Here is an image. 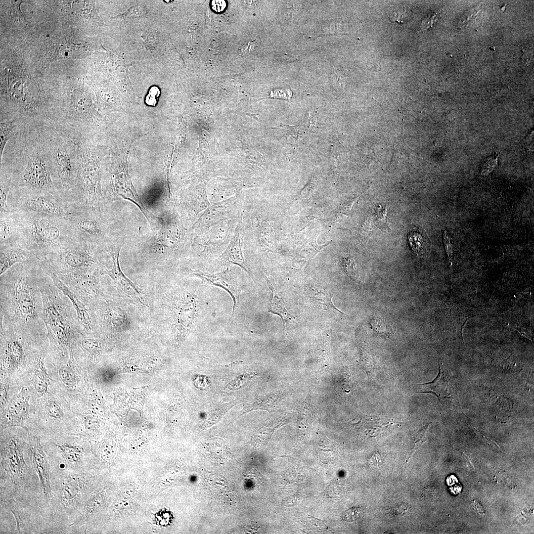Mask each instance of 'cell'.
<instances>
[{
    "mask_svg": "<svg viewBox=\"0 0 534 534\" xmlns=\"http://www.w3.org/2000/svg\"><path fill=\"white\" fill-rule=\"evenodd\" d=\"M39 261L18 263L0 275V319L36 338H46L39 285Z\"/></svg>",
    "mask_w": 534,
    "mask_h": 534,
    "instance_id": "6da1fadb",
    "label": "cell"
},
{
    "mask_svg": "<svg viewBox=\"0 0 534 534\" xmlns=\"http://www.w3.org/2000/svg\"><path fill=\"white\" fill-rule=\"evenodd\" d=\"M0 172L12 188L59 192L49 157L38 125L23 126L7 143L0 159Z\"/></svg>",
    "mask_w": 534,
    "mask_h": 534,
    "instance_id": "7a4b0ae2",
    "label": "cell"
},
{
    "mask_svg": "<svg viewBox=\"0 0 534 534\" xmlns=\"http://www.w3.org/2000/svg\"><path fill=\"white\" fill-rule=\"evenodd\" d=\"M96 244L75 240L39 261L85 305L99 293L101 265Z\"/></svg>",
    "mask_w": 534,
    "mask_h": 534,
    "instance_id": "3957f363",
    "label": "cell"
},
{
    "mask_svg": "<svg viewBox=\"0 0 534 534\" xmlns=\"http://www.w3.org/2000/svg\"><path fill=\"white\" fill-rule=\"evenodd\" d=\"M39 285L43 303V319L47 337L60 356L64 358L84 332L77 312L69 298L42 269Z\"/></svg>",
    "mask_w": 534,
    "mask_h": 534,
    "instance_id": "277c9868",
    "label": "cell"
},
{
    "mask_svg": "<svg viewBox=\"0 0 534 534\" xmlns=\"http://www.w3.org/2000/svg\"><path fill=\"white\" fill-rule=\"evenodd\" d=\"M17 211L19 220L16 245L39 261L75 240L67 218Z\"/></svg>",
    "mask_w": 534,
    "mask_h": 534,
    "instance_id": "5b68a950",
    "label": "cell"
},
{
    "mask_svg": "<svg viewBox=\"0 0 534 534\" xmlns=\"http://www.w3.org/2000/svg\"><path fill=\"white\" fill-rule=\"evenodd\" d=\"M59 189L69 193L76 179L79 150L77 143L52 126L39 125Z\"/></svg>",
    "mask_w": 534,
    "mask_h": 534,
    "instance_id": "8992f818",
    "label": "cell"
},
{
    "mask_svg": "<svg viewBox=\"0 0 534 534\" xmlns=\"http://www.w3.org/2000/svg\"><path fill=\"white\" fill-rule=\"evenodd\" d=\"M32 465H28L23 447L15 438L1 444L0 448V499L14 498L25 503L24 495L31 487Z\"/></svg>",
    "mask_w": 534,
    "mask_h": 534,
    "instance_id": "52a82bcc",
    "label": "cell"
},
{
    "mask_svg": "<svg viewBox=\"0 0 534 534\" xmlns=\"http://www.w3.org/2000/svg\"><path fill=\"white\" fill-rule=\"evenodd\" d=\"M76 143L79 150V163L74 185L68 193L69 199L78 207L100 210L104 198L101 191L99 172L94 163L90 162L85 139Z\"/></svg>",
    "mask_w": 534,
    "mask_h": 534,
    "instance_id": "ba28073f",
    "label": "cell"
},
{
    "mask_svg": "<svg viewBox=\"0 0 534 534\" xmlns=\"http://www.w3.org/2000/svg\"><path fill=\"white\" fill-rule=\"evenodd\" d=\"M60 471L58 477L51 481L50 517H55L59 522L69 521L70 525L78 515L82 480L78 470L64 469Z\"/></svg>",
    "mask_w": 534,
    "mask_h": 534,
    "instance_id": "9c48e42d",
    "label": "cell"
},
{
    "mask_svg": "<svg viewBox=\"0 0 534 534\" xmlns=\"http://www.w3.org/2000/svg\"><path fill=\"white\" fill-rule=\"evenodd\" d=\"M9 193L11 210L67 218L75 208L66 194L62 192L12 188Z\"/></svg>",
    "mask_w": 534,
    "mask_h": 534,
    "instance_id": "30bf717a",
    "label": "cell"
},
{
    "mask_svg": "<svg viewBox=\"0 0 534 534\" xmlns=\"http://www.w3.org/2000/svg\"><path fill=\"white\" fill-rule=\"evenodd\" d=\"M100 210L77 207L67 217L75 240L96 244L105 238L107 230L102 219L97 215Z\"/></svg>",
    "mask_w": 534,
    "mask_h": 534,
    "instance_id": "8fae6325",
    "label": "cell"
},
{
    "mask_svg": "<svg viewBox=\"0 0 534 534\" xmlns=\"http://www.w3.org/2000/svg\"><path fill=\"white\" fill-rule=\"evenodd\" d=\"M239 218L222 221L195 235L192 241L193 249L204 258L219 257L229 244Z\"/></svg>",
    "mask_w": 534,
    "mask_h": 534,
    "instance_id": "7c38bea8",
    "label": "cell"
},
{
    "mask_svg": "<svg viewBox=\"0 0 534 534\" xmlns=\"http://www.w3.org/2000/svg\"><path fill=\"white\" fill-rule=\"evenodd\" d=\"M28 454L39 481V506L42 511L48 509L50 517L52 485L49 458L40 443V438L36 436L29 440Z\"/></svg>",
    "mask_w": 534,
    "mask_h": 534,
    "instance_id": "4fadbf2b",
    "label": "cell"
},
{
    "mask_svg": "<svg viewBox=\"0 0 534 534\" xmlns=\"http://www.w3.org/2000/svg\"><path fill=\"white\" fill-rule=\"evenodd\" d=\"M189 239L187 229L178 214L172 213L163 219L152 242L156 250L175 252L182 249Z\"/></svg>",
    "mask_w": 534,
    "mask_h": 534,
    "instance_id": "5bb4252c",
    "label": "cell"
},
{
    "mask_svg": "<svg viewBox=\"0 0 534 534\" xmlns=\"http://www.w3.org/2000/svg\"><path fill=\"white\" fill-rule=\"evenodd\" d=\"M237 197H232L211 205L192 225L191 230L195 235L200 234L222 221L238 219L243 211Z\"/></svg>",
    "mask_w": 534,
    "mask_h": 534,
    "instance_id": "9a60e30c",
    "label": "cell"
},
{
    "mask_svg": "<svg viewBox=\"0 0 534 534\" xmlns=\"http://www.w3.org/2000/svg\"><path fill=\"white\" fill-rule=\"evenodd\" d=\"M187 271L211 285L223 289L230 295L233 303L231 318L245 317L240 301V294L243 289L231 267H228L226 269L215 273L190 268L187 269Z\"/></svg>",
    "mask_w": 534,
    "mask_h": 534,
    "instance_id": "2e32d148",
    "label": "cell"
},
{
    "mask_svg": "<svg viewBox=\"0 0 534 534\" xmlns=\"http://www.w3.org/2000/svg\"><path fill=\"white\" fill-rule=\"evenodd\" d=\"M174 329L177 335H185L199 315L201 302L197 295L183 292L176 297L172 307Z\"/></svg>",
    "mask_w": 534,
    "mask_h": 534,
    "instance_id": "e0dca14e",
    "label": "cell"
},
{
    "mask_svg": "<svg viewBox=\"0 0 534 534\" xmlns=\"http://www.w3.org/2000/svg\"><path fill=\"white\" fill-rule=\"evenodd\" d=\"M121 247L109 245L105 248V251L109 254L113 263L111 269L103 267L100 270L102 275L109 276L117 285L118 288L134 303L144 305L141 294L135 285L128 278L122 271L119 263V254Z\"/></svg>",
    "mask_w": 534,
    "mask_h": 534,
    "instance_id": "ac0fdd59",
    "label": "cell"
},
{
    "mask_svg": "<svg viewBox=\"0 0 534 534\" xmlns=\"http://www.w3.org/2000/svg\"><path fill=\"white\" fill-rule=\"evenodd\" d=\"M243 213H241L235 227L232 237L224 251L218 257L221 265H236L246 271L253 279L251 269L245 260L243 243L244 237Z\"/></svg>",
    "mask_w": 534,
    "mask_h": 534,
    "instance_id": "d6986e66",
    "label": "cell"
},
{
    "mask_svg": "<svg viewBox=\"0 0 534 534\" xmlns=\"http://www.w3.org/2000/svg\"><path fill=\"white\" fill-rule=\"evenodd\" d=\"M30 396L29 390L24 387L11 400L2 418L1 428L2 429L11 427L25 428Z\"/></svg>",
    "mask_w": 534,
    "mask_h": 534,
    "instance_id": "ffe728a7",
    "label": "cell"
},
{
    "mask_svg": "<svg viewBox=\"0 0 534 534\" xmlns=\"http://www.w3.org/2000/svg\"><path fill=\"white\" fill-rule=\"evenodd\" d=\"M40 266L44 272L52 279L56 286L70 300L75 310L79 323L87 334L90 335L96 331L94 325L89 313L88 308L58 277L57 275L48 267Z\"/></svg>",
    "mask_w": 534,
    "mask_h": 534,
    "instance_id": "44dd1931",
    "label": "cell"
},
{
    "mask_svg": "<svg viewBox=\"0 0 534 534\" xmlns=\"http://www.w3.org/2000/svg\"><path fill=\"white\" fill-rule=\"evenodd\" d=\"M0 248V275L18 263L39 261L32 253L18 245Z\"/></svg>",
    "mask_w": 534,
    "mask_h": 534,
    "instance_id": "7402d4cb",
    "label": "cell"
},
{
    "mask_svg": "<svg viewBox=\"0 0 534 534\" xmlns=\"http://www.w3.org/2000/svg\"><path fill=\"white\" fill-rule=\"evenodd\" d=\"M0 247L16 245L19 214L17 211L0 216Z\"/></svg>",
    "mask_w": 534,
    "mask_h": 534,
    "instance_id": "603a6c76",
    "label": "cell"
},
{
    "mask_svg": "<svg viewBox=\"0 0 534 534\" xmlns=\"http://www.w3.org/2000/svg\"><path fill=\"white\" fill-rule=\"evenodd\" d=\"M58 455L55 460H58L59 465H64V468L78 470L83 457L82 448L77 444L68 443H57L55 444Z\"/></svg>",
    "mask_w": 534,
    "mask_h": 534,
    "instance_id": "cb8c5ba5",
    "label": "cell"
},
{
    "mask_svg": "<svg viewBox=\"0 0 534 534\" xmlns=\"http://www.w3.org/2000/svg\"><path fill=\"white\" fill-rule=\"evenodd\" d=\"M298 416L297 424L298 440H304L310 431L315 411V405L312 394H308L306 399L297 406Z\"/></svg>",
    "mask_w": 534,
    "mask_h": 534,
    "instance_id": "d4e9b609",
    "label": "cell"
},
{
    "mask_svg": "<svg viewBox=\"0 0 534 534\" xmlns=\"http://www.w3.org/2000/svg\"><path fill=\"white\" fill-rule=\"evenodd\" d=\"M449 378L447 372L442 370L439 362V372L436 377L431 382L418 384L421 386L420 393H432L435 395L440 401L448 398L449 392Z\"/></svg>",
    "mask_w": 534,
    "mask_h": 534,
    "instance_id": "484cf974",
    "label": "cell"
},
{
    "mask_svg": "<svg viewBox=\"0 0 534 534\" xmlns=\"http://www.w3.org/2000/svg\"><path fill=\"white\" fill-rule=\"evenodd\" d=\"M305 294L311 303L317 308L323 310H334L344 314L333 304V294L321 287L308 286Z\"/></svg>",
    "mask_w": 534,
    "mask_h": 534,
    "instance_id": "4316f807",
    "label": "cell"
},
{
    "mask_svg": "<svg viewBox=\"0 0 534 534\" xmlns=\"http://www.w3.org/2000/svg\"><path fill=\"white\" fill-rule=\"evenodd\" d=\"M281 400V393L278 392L259 397L251 403L247 404L244 407L242 413L255 410H264L272 412L279 407Z\"/></svg>",
    "mask_w": 534,
    "mask_h": 534,
    "instance_id": "83f0119b",
    "label": "cell"
},
{
    "mask_svg": "<svg viewBox=\"0 0 534 534\" xmlns=\"http://www.w3.org/2000/svg\"><path fill=\"white\" fill-rule=\"evenodd\" d=\"M265 278L272 293L269 303L268 312L278 315L281 318L283 325V333H285L286 322L291 318L292 316L287 312L283 300L279 295L272 283L266 276Z\"/></svg>",
    "mask_w": 534,
    "mask_h": 534,
    "instance_id": "f1b7e54d",
    "label": "cell"
},
{
    "mask_svg": "<svg viewBox=\"0 0 534 534\" xmlns=\"http://www.w3.org/2000/svg\"><path fill=\"white\" fill-rule=\"evenodd\" d=\"M254 229L259 241L264 247L272 248L274 241L273 230L267 220L256 217Z\"/></svg>",
    "mask_w": 534,
    "mask_h": 534,
    "instance_id": "f546056e",
    "label": "cell"
},
{
    "mask_svg": "<svg viewBox=\"0 0 534 534\" xmlns=\"http://www.w3.org/2000/svg\"><path fill=\"white\" fill-rule=\"evenodd\" d=\"M23 125L16 120H7L0 123V159L7 143L18 133Z\"/></svg>",
    "mask_w": 534,
    "mask_h": 534,
    "instance_id": "4dcf8cb0",
    "label": "cell"
},
{
    "mask_svg": "<svg viewBox=\"0 0 534 534\" xmlns=\"http://www.w3.org/2000/svg\"><path fill=\"white\" fill-rule=\"evenodd\" d=\"M76 360L72 350L70 351V358L66 365L59 370V375L62 381L68 387H73L77 382L78 376L76 373Z\"/></svg>",
    "mask_w": 534,
    "mask_h": 534,
    "instance_id": "1f68e13d",
    "label": "cell"
},
{
    "mask_svg": "<svg viewBox=\"0 0 534 534\" xmlns=\"http://www.w3.org/2000/svg\"><path fill=\"white\" fill-rule=\"evenodd\" d=\"M0 216H1L12 211L7 204V198L11 190L12 185L6 175L1 172H0Z\"/></svg>",
    "mask_w": 534,
    "mask_h": 534,
    "instance_id": "d6a6232c",
    "label": "cell"
},
{
    "mask_svg": "<svg viewBox=\"0 0 534 534\" xmlns=\"http://www.w3.org/2000/svg\"><path fill=\"white\" fill-rule=\"evenodd\" d=\"M425 235L421 229L416 228L410 232L408 235L410 246L417 254L424 252L430 245L428 238Z\"/></svg>",
    "mask_w": 534,
    "mask_h": 534,
    "instance_id": "836d02e7",
    "label": "cell"
},
{
    "mask_svg": "<svg viewBox=\"0 0 534 534\" xmlns=\"http://www.w3.org/2000/svg\"><path fill=\"white\" fill-rule=\"evenodd\" d=\"M328 336L322 339L318 343L314 353L315 361L323 368L326 367L329 362L330 350Z\"/></svg>",
    "mask_w": 534,
    "mask_h": 534,
    "instance_id": "e575fe53",
    "label": "cell"
},
{
    "mask_svg": "<svg viewBox=\"0 0 534 534\" xmlns=\"http://www.w3.org/2000/svg\"><path fill=\"white\" fill-rule=\"evenodd\" d=\"M283 127L288 131L289 142L297 144L303 138L304 131L300 126H290L283 125Z\"/></svg>",
    "mask_w": 534,
    "mask_h": 534,
    "instance_id": "d590c367",
    "label": "cell"
},
{
    "mask_svg": "<svg viewBox=\"0 0 534 534\" xmlns=\"http://www.w3.org/2000/svg\"><path fill=\"white\" fill-rule=\"evenodd\" d=\"M45 407L49 416L56 419H61L63 413L60 407L55 401L49 400L46 402Z\"/></svg>",
    "mask_w": 534,
    "mask_h": 534,
    "instance_id": "8d00e7d4",
    "label": "cell"
},
{
    "mask_svg": "<svg viewBox=\"0 0 534 534\" xmlns=\"http://www.w3.org/2000/svg\"><path fill=\"white\" fill-rule=\"evenodd\" d=\"M362 514V512L361 508L355 507L344 512L342 515V518L346 521H353L360 518Z\"/></svg>",
    "mask_w": 534,
    "mask_h": 534,
    "instance_id": "74e56055",
    "label": "cell"
},
{
    "mask_svg": "<svg viewBox=\"0 0 534 534\" xmlns=\"http://www.w3.org/2000/svg\"><path fill=\"white\" fill-rule=\"evenodd\" d=\"M254 374H247L238 376V377L236 378L233 381L228 384V388L231 390L239 388L247 383L248 380L252 378Z\"/></svg>",
    "mask_w": 534,
    "mask_h": 534,
    "instance_id": "f35d334b",
    "label": "cell"
},
{
    "mask_svg": "<svg viewBox=\"0 0 534 534\" xmlns=\"http://www.w3.org/2000/svg\"><path fill=\"white\" fill-rule=\"evenodd\" d=\"M444 243L449 262H451L453 252V242L450 234L446 230L443 233Z\"/></svg>",
    "mask_w": 534,
    "mask_h": 534,
    "instance_id": "ab89813d",
    "label": "cell"
},
{
    "mask_svg": "<svg viewBox=\"0 0 534 534\" xmlns=\"http://www.w3.org/2000/svg\"><path fill=\"white\" fill-rule=\"evenodd\" d=\"M391 17L392 21L401 23L409 17V11L405 8L398 9L392 12Z\"/></svg>",
    "mask_w": 534,
    "mask_h": 534,
    "instance_id": "60d3db41",
    "label": "cell"
},
{
    "mask_svg": "<svg viewBox=\"0 0 534 534\" xmlns=\"http://www.w3.org/2000/svg\"><path fill=\"white\" fill-rule=\"evenodd\" d=\"M78 46L77 45H68V47L66 46L61 48V50L58 54V56L61 57H72L74 56L75 54V51H77Z\"/></svg>",
    "mask_w": 534,
    "mask_h": 534,
    "instance_id": "b9f144b4",
    "label": "cell"
},
{
    "mask_svg": "<svg viewBox=\"0 0 534 534\" xmlns=\"http://www.w3.org/2000/svg\"><path fill=\"white\" fill-rule=\"evenodd\" d=\"M9 385L8 383L1 384L0 387V404L3 406L6 403Z\"/></svg>",
    "mask_w": 534,
    "mask_h": 534,
    "instance_id": "7bdbcfd3",
    "label": "cell"
},
{
    "mask_svg": "<svg viewBox=\"0 0 534 534\" xmlns=\"http://www.w3.org/2000/svg\"><path fill=\"white\" fill-rule=\"evenodd\" d=\"M159 94V91L158 89L153 88L149 91V93L147 95L146 99V102L149 105H155L156 103V100L155 99V96H158Z\"/></svg>",
    "mask_w": 534,
    "mask_h": 534,
    "instance_id": "ee69618b",
    "label": "cell"
},
{
    "mask_svg": "<svg viewBox=\"0 0 534 534\" xmlns=\"http://www.w3.org/2000/svg\"><path fill=\"white\" fill-rule=\"evenodd\" d=\"M212 9L217 12L222 11L226 7V3L224 0H212L211 2Z\"/></svg>",
    "mask_w": 534,
    "mask_h": 534,
    "instance_id": "f6af8a7d",
    "label": "cell"
},
{
    "mask_svg": "<svg viewBox=\"0 0 534 534\" xmlns=\"http://www.w3.org/2000/svg\"><path fill=\"white\" fill-rule=\"evenodd\" d=\"M317 121L316 112L315 109L310 110L308 120V124L310 128H312L316 126Z\"/></svg>",
    "mask_w": 534,
    "mask_h": 534,
    "instance_id": "bcb514c9",
    "label": "cell"
},
{
    "mask_svg": "<svg viewBox=\"0 0 534 534\" xmlns=\"http://www.w3.org/2000/svg\"><path fill=\"white\" fill-rule=\"evenodd\" d=\"M316 183L313 181H311L300 193V197H306L309 195L311 191H313L315 188Z\"/></svg>",
    "mask_w": 534,
    "mask_h": 534,
    "instance_id": "7dc6e473",
    "label": "cell"
}]
</instances>
